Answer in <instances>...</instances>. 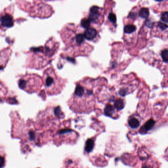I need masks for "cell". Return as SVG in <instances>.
<instances>
[{
  "mask_svg": "<svg viewBox=\"0 0 168 168\" xmlns=\"http://www.w3.org/2000/svg\"><path fill=\"white\" fill-rule=\"evenodd\" d=\"M94 86V81L89 78L78 82L68 101L71 109L79 113H89L93 111L95 104Z\"/></svg>",
  "mask_w": 168,
  "mask_h": 168,
  "instance_id": "cell-1",
  "label": "cell"
},
{
  "mask_svg": "<svg viewBox=\"0 0 168 168\" xmlns=\"http://www.w3.org/2000/svg\"><path fill=\"white\" fill-rule=\"evenodd\" d=\"M58 48V43L51 39L48 41L44 47L31 49L27 65L29 67L40 69L44 67L50 61Z\"/></svg>",
  "mask_w": 168,
  "mask_h": 168,
  "instance_id": "cell-2",
  "label": "cell"
},
{
  "mask_svg": "<svg viewBox=\"0 0 168 168\" xmlns=\"http://www.w3.org/2000/svg\"><path fill=\"white\" fill-rule=\"evenodd\" d=\"M64 34L63 39L70 52L75 56H87L93 50L91 46L85 42L84 34L81 32H74Z\"/></svg>",
  "mask_w": 168,
  "mask_h": 168,
  "instance_id": "cell-3",
  "label": "cell"
},
{
  "mask_svg": "<svg viewBox=\"0 0 168 168\" xmlns=\"http://www.w3.org/2000/svg\"><path fill=\"white\" fill-rule=\"evenodd\" d=\"M43 84L48 95H57L62 91L66 81L59 77L52 66L45 70L43 74Z\"/></svg>",
  "mask_w": 168,
  "mask_h": 168,
  "instance_id": "cell-4",
  "label": "cell"
},
{
  "mask_svg": "<svg viewBox=\"0 0 168 168\" xmlns=\"http://www.w3.org/2000/svg\"><path fill=\"white\" fill-rule=\"evenodd\" d=\"M18 84L21 89L31 93L40 91L43 84V80L37 74H26L20 77Z\"/></svg>",
  "mask_w": 168,
  "mask_h": 168,
  "instance_id": "cell-5",
  "label": "cell"
},
{
  "mask_svg": "<svg viewBox=\"0 0 168 168\" xmlns=\"http://www.w3.org/2000/svg\"><path fill=\"white\" fill-rule=\"evenodd\" d=\"M100 8L97 6L92 7L90 9V13L89 16V19L91 22L97 23L101 16Z\"/></svg>",
  "mask_w": 168,
  "mask_h": 168,
  "instance_id": "cell-6",
  "label": "cell"
},
{
  "mask_svg": "<svg viewBox=\"0 0 168 168\" xmlns=\"http://www.w3.org/2000/svg\"><path fill=\"white\" fill-rule=\"evenodd\" d=\"M2 26L4 27L10 28L14 25V19L13 17L9 14H5L2 16L1 19Z\"/></svg>",
  "mask_w": 168,
  "mask_h": 168,
  "instance_id": "cell-7",
  "label": "cell"
},
{
  "mask_svg": "<svg viewBox=\"0 0 168 168\" xmlns=\"http://www.w3.org/2000/svg\"><path fill=\"white\" fill-rule=\"evenodd\" d=\"M83 34L85 39L88 40L93 41L97 38L98 35V32L95 29L90 27L86 29Z\"/></svg>",
  "mask_w": 168,
  "mask_h": 168,
  "instance_id": "cell-8",
  "label": "cell"
},
{
  "mask_svg": "<svg viewBox=\"0 0 168 168\" xmlns=\"http://www.w3.org/2000/svg\"><path fill=\"white\" fill-rule=\"evenodd\" d=\"M114 112V107L110 104H107L104 109V113L107 116H112Z\"/></svg>",
  "mask_w": 168,
  "mask_h": 168,
  "instance_id": "cell-9",
  "label": "cell"
},
{
  "mask_svg": "<svg viewBox=\"0 0 168 168\" xmlns=\"http://www.w3.org/2000/svg\"><path fill=\"white\" fill-rule=\"evenodd\" d=\"M94 146V141L91 139H88L85 143V151L87 152L88 153L90 152L93 150Z\"/></svg>",
  "mask_w": 168,
  "mask_h": 168,
  "instance_id": "cell-10",
  "label": "cell"
},
{
  "mask_svg": "<svg viewBox=\"0 0 168 168\" xmlns=\"http://www.w3.org/2000/svg\"><path fill=\"white\" fill-rule=\"evenodd\" d=\"M149 15V11L147 8H142L139 12V16L142 18L147 19Z\"/></svg>",
  "mask_w": 168,
  "mask_h": 168,
  "instance_id": "cell-11",
  "label": "cell"
},
{
  "mask_svg": "<svg viewBox=\"0 0 168 168\" xmlns=\"http://www.w3.org/2000/svg\"><path fill=\"white\" fill-rule=\"evenodd\" d=\"M129 124L131 128H136L139 126L140 122L137 118H132L129 121Z\"/></svg>",
  "mask_w": 168,
  "mask_h": 168,
  "instance_id": "cell-12",
  "label": "cell"
},
{
  "mask_svg": "<svg viewBox=\"0 0 168 168\" xmlns=\"http://www.w3.org/2000/svg\"><path fill=\"white\" fill-rule=\"evenodd\" d=\"M155 122L154 121L151 119L150 120H149L148 122H147V123H145V125L144 126H143V128L144 129V130H145V131H148V130H150L155 125Z\"/></svg>",
  "mask_w": 168,
  "mask_h": 168,
  "instance_id": "cell-13",
  "label": "cell"
},
{
  "mask_svg": "<svg viewBox=\"0 0 168 168\" xmlns=\"http://www.w3.org/2000/svg\"><path fill=\"white\" fill-rule=\"evenodd\" d=\"M136 30V26L133 25H127L125 26L124 29V32L126 33H131L134 32Z\"/></svg>",
  "mask_w": 168,
  "mask_h": 168,
  "instance_id": "cell-14",
  "label": "cell"
},
{
  "mask_svg": "<svg viewBox=\"0 0 168 168\" xmlns=\"http://www.w3.org/2000/svg\"><path fill=\"white\" fill-rule=\"evenodd\" d=\"M124 104L123 101L121 99H118L115 101L114 107L117 110H121L124 108Z\"/></svg>",
  "mask_w": 168,
  "mask_h": 168,
  "instance_id": "cell-15",
  "label": "cell"
},
{
  "mask_svg": "<svg viewBox=\"0 0 168 168\" xmlns=\"http://www.w3.org/2000/svg\"><path fill=\"white\" fill-rule=\"evenodd\" d=\"M91 22V21L88 18H84L81 21V25L84 28L88 29L90 28Z\"/></svg>",
  "mask_w": 168,
  "mask_h": 168,
  "instance_id": "cell-16",
  "label": "cell"
},
{
  "mask_svg": "<svg viewBox=\"0 0 168 168\" xmlns=\"http://www.w3.org/2000/svg\"><path fill=\"white\" fill-rule=\"evenodd\" d=\"M162 58L165 62H168V50H164L161 53Z\"/></svg>",
  "mask_w": 168,
  "mask_h": 168,
  "instance_id": "cell-17",
  "label": "cell"
},
{
  "mask_svg": "<svg viewBox=\"0 0 168 168\" xmlns=\"http://www.w3.org/2000/svg\"><path fill=\"white\" fill-rule=\"evenodd\" d=\"M108 20H109L110 22H111V23L115 24L116 22V15L114 14V13H109L108 14Z\"/></svg>",
  "mask_w": 168,
  "mask_h": 168,
  "instance_id": "cell-18",
  "label": "cell"
},
{
  "mask_svg": "<svg viewBox=\"0 0 168 168\" xmlns=\"http://www.w3.org/2000/svg\"><path fill=\"white\" fill-rule=\"evenodd\" d=\"M161 18L162 21L168 23V11H166L163 13Z\"/></svg>",
  "mask_w": 168,
  "mask_h": 168,
  "instance_id": "cell-19",
  "label": "cell"
},
{
  "mask_svg": "<svg viewBox=\"0 0 168 168\" xmlns=\"http://www.w3.org/2000/svg\"><path fill=\"white\" fill-rule=\"evenodd\" d=\"M74 131L70 129H62L60 130L58 133L59 134H65L67 133H71L72 132H73Z\"/></svg>",
  "mask_w": 168,
  "mask_h": 168,
  "instance_id": "cell-20",
  "label": "cell"
},
{
  "mask_svg": "<svg viewBox=\"0 0 168 168\" xmlns=\"http://www.w3.org/2000/svg\"><path fill=\"white\" fill-rule=\"evenodd\" d=\"M158 27L162 30H165L168 28V25H167L166 24H165L164 23H161V22L158 23Z\"/></svg>",
  "mask_w": 168,
  "mask_h": 168,
  "instance_id": "cell-21",
  "label": "cell"
},
{
  "mask_svg": "<svg viewBox=\"0 0 168 168\" xmlns=\"http://www.w3.org/2000/svg\"><path fill=\"white\" fill-rule=\"evenodd\" d=\"M29 136H30V139L31 140H33L35 138V133H34V132L33 131H30L29 132Z\"/></svg>",
  "mask_w": 168,
  "mask_h": 168,
  "instance_id": "cell-22",
  "label": "cell"
},
{
  "mask_svg": "<svg viewBox=\"0 0 168 168\" xmlns=\"http://www.w3.org/2000/svg\"><path fill=\"white\" fill-rule=\"evenodd\" d=\"M119 94L122 96V97H124L126 95V91H125V90H121L120 91H119Z\"/></svg>",
  "mask_w": 168,
  "mask_h": 168,
  "instance_id": "cell-23",
  "label": "cell"
},
{
  "mask_svg": "<svg viewBox=\"0 0 168 168\" xmlns=\"http://www.w3.org/2000/svg\"><path fill=\"white\" fill-rule=\"evenodd\" d=\"M0 165L1 168H2L4 165V159L2 157H0Z\"/></svg>",
  "mask_w": 168,
  "mask_h": 168,
  "instance_id": "cell-24",
  "label": "cell"
},
{
  "mask_svg": "<svg viewBox=\"0 0 168 168\" xmlns=\"http://www.w3.org/2000/svg\"><path fill=\"white\" fill-rule=\"evenodd\" d=\"M156 1H157V2H162L164 0H155Z\"/></svg>",
  "mask_w": 168,
  "mask_h": 168,
  "instance_id": "cell-25",
  "label": "cell"
},
{
  "mask_svg": "<svg viewBox=\"0 0 168 168\" xmlns=\"http://www.w3.org/2000/svg\"><path fill=\"white\" fill-rule=\"evenodd\" d=\"M142 168H149V167H147V166H144V167H142Z\"/></svg>",
  "mask_w": 168,
  "mask_h": 168,
  "instance_id": "cell-26",
  "label": "cell"
}]
</instances>
